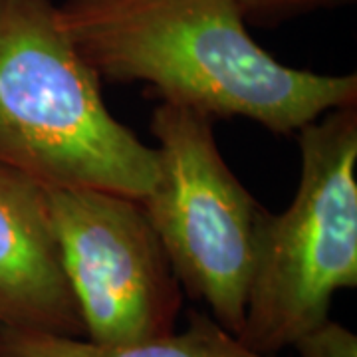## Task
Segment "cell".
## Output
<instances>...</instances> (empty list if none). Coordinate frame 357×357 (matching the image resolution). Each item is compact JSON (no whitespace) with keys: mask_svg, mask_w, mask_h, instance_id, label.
<instances>
[{"mask_svg":"<svg viewBox=\"0 0 357 357\" xmlns=\"http://www.w3.org/2000/svg\"><path fill=\"white\" fill-rule=\"evenodd\" d=\"M58 10L102 82L147 84L213 119L294 135L357 103V74L284 66L250 36L236 0H64Z\"/></svg>","mask_w":357,"mask_h":357,"instance_id":"1","label":"cell"},{"mask_svg":"<svg viewBox=\"0 0 357 357\" xmlns=\"http://www.w3.org/2000/svg\"><path fill=\"white\" fill-rule=\"evenodd\" d=\"M0 165L133 199L157 178L155 147L109 114L54 0H0Z\"/></svg>","mask_w":357,"mask_h":357,"instance_id":"2","label":"cell"},{"mask_svg":"<svg viewBox=\"0 0 357 357\" xmlns=\"http://www.w3.org/2000/svg\"><path fill=\"white\" fill-rule=\"evenodd\" d=\"M300 181L290 206L256 222L255 268L241 342L276 356L330 318L357 286V103L298 133Z\"/></svg>","mask_w":357,"mask_h":357,"instance_id":"3","label":"cell"},{"mask_svg":"<svg viewBox=\"0 0 357 357\" xmlns=\"http://www.w3.org/2000/svg\"><path fill=\"white\" fill-rule=\"evenodd\" d=\"M213 123L185 105L155 107L157 178L139 201L181 288L225 330L241 335L262 204L227 165Z\"/></svg>","mask_w":357,"mask_h":357,"instance_id":"4","label":"cell"},{"mask_svg":"<svg viewBox=\"0 0 357 357\" xmlns=\"http://www.w3.org/2000/svg\"><path fill=\"white\" fill-rule=\"evenodd\" d=\"M46 195L86 340L133 344L175 332L183 288L139 199L98 189Z\"/></svg>","mask_w":357,"mask_h":357,"instance_id":"5","label":"cell"},{"mask_svg":"<svg viewBox=\"0 0 357 357\" xmlns=\"http://www.w3.org/2000/svg\"><path fill=\"white\" fill-rule=\"evenodd\" d=\"M0 328L86 337L34 178L0 165Z\"/></svg>","mask_w":357,"mask_h":357,"instance_id":"6","label":"cell"},{"mask_svg":"<svg viewBox=\"0 0 357 357\" xmlns=\"http://www.w3.org/2000/svg\"><path fill=\"white\" fill-rule=\"evenodd\" d=\"M0 357H276L255 351L208 314L192 312L181 332L133 344L103 345L86 337L0 328Z\"/></svg>","mask_w":357,"mask_h":357,"instance_id":"7","label":"cell"},{"mask_svg":"<svg viewBox=\"0 0 357 357\" xmlns=\"http://www.w3.org/2000/svg\"><path fill=\"white\" fill-rule=\"evenodd\" d=\"M246 22L272 26L319 10H335L354 0H236Z\"/></svg>","mask_w":357,"mask_h":357,"instance_id":"8","label":"cell"},{"mask_svg":"<svg viewBox=\"0 0 357 357\" xmlns=\"http://www.w3.org/2000/svg\"><path fill=\"white\" fill-rule=\"evenodd\" d=\"M292 347L298 357H357V335L328 318L300 335Z\"/></svg>","mask_w":357,"mask_h":357,"instance_id":"9","label":"cell"}]
</instances>
